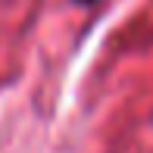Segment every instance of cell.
Returning a JSON list of instances; mask_svg holds the SVG:
<instances>
[{
	"label": "cell",
	"instance_id": "cell-1",
	"mask_svg": "<svg viewBox=\"0 0 153 153\" xmlns=\"http://www.w3.org/2000/svg\"><path fill=\"white\" fill-rule=\"evenodd\" d=\"M78 6H91V3H97V0H75Z\"/></svg>",
	"mask_w": 153,
	"mask_h": 153
}]
</instances>
